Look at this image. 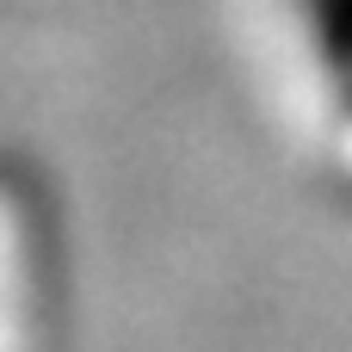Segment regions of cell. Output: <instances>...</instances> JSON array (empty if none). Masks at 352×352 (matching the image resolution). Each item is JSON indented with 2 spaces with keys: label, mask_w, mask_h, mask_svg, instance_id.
Segmentation results:
<instances>
[{
  "label": "cell",
  "mask_w": 352,
  "mask_h": 352,
  "mask_svg": "<svg viewBox=\"0 0 352 352\" xmlns=\"http://www.w3.org/2000/svg\"><path fill=\"white\" fill-rule=\"evenodd\" d=\"M297 31L328 93L352 105V0H297Z\"/></svg>",
  "instance_id": "1"
}]
</instances>
